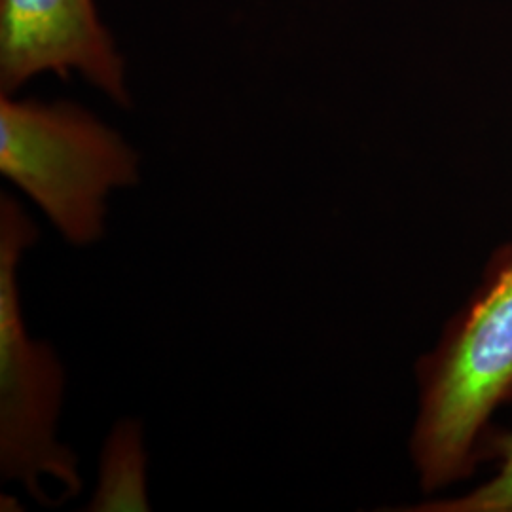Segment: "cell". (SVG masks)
Segmentation results:
<instances>
[{
  "mask_svg": "<svg viewBox=\"0 0 512 512\" xmlns=\"http://www.w3.org/2000/svg\"><path fill=\"white\" fill-rule=\"evenodd\" d=\"M147 465L143 425L133 418L118 421L103 444L97 486L86 511H150Z\"/></svg>",
  "mask_w": 512,
  "mask_h": 512,
  "instance_id": "5",
  "label": "cell"
},
{
  "mask_svg": "<svg viewBox=\"0 0 512 512\" xmlns=\"http://www.w3.org/2000/svg\"><path fill=\"white\" fill-rule=\"evenodd\" d=\"M42 73H78L131 107L124 57L93 0H0V92L14 95Z\"/></svg>",
  "mask_w": 512,
  "mask_h": 512,
  "instance_id": "4",
  "label": "cell"
},
{
  "mask_svg": "<svg viewBox=\"0 0 512 512\" xmlns=\"http://www.w3.org/2000/svg\"><path fill=\"white\" fill-rule=\"evenodd\" d=\"M499 467L492 478L469 494L423 501L404 511L416 512H512V433L494 439Z\"/></svg>",
  "mask_w": 512,
  "mask_h": 512,
  "instance_id": "6",
  "label": "cell"
},
{
  "mask_svg": "<svg viewBox=\"0 0 512 512\" xmlns=\"http://www.w3.org/2000/svg\"><path fill=\"white\" fill-rule=\"evenodd\" d=\"M0 173L67 243L90 247L105 236L110 194L139 183V154L76 103L2 93Z\"/></svg>",
  "mask_w": 512,
  "mask_h": 512,
  "instance_id": "2",
  "label": "cell"
},
{
  "mask_svg": "<svg viewBox=\"0 0 512 512\" xmlns=\"http://www.w3.org/2000/svg\"><path fill=\"white\" fill-rule=\"evenodd\" d=\"M38 239L35 220L8 194L0 196V473L52 507L42 484L52 478L73 499L82 492L78 456L57 439L65 368L55 349L29 336L18 268Z\"/></svg>",
  "mask_w": 512,
  "mask_h": 512,
  "instance_id": "3",
  "label": "cell"
},
{
  "mask_svg": "<svg viewBox=\"0 0 512 512\" xmlns=\"http://www.w3.org/2000/svg\"><path fill=\"white\" fill-rule=\"evenodd\" d=\"M410 458L425 494L475 473L495 412L512 401V245L416 365Z\"/></svg>",
  "mask_w": 512,
  "mask_h": 512,
  "instance_id": "1",
  "label": "cell"
}]
</instances>
